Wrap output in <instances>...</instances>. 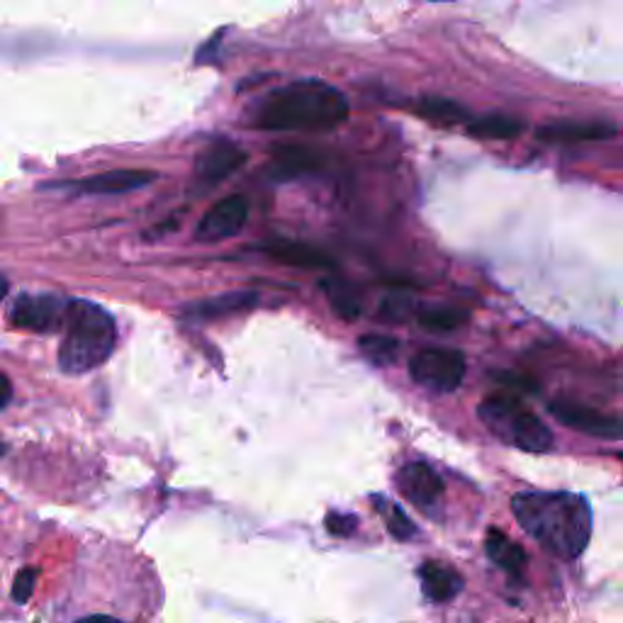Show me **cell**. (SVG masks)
<instances>
[{
	"label": "cell",
	"instance_id": "6da1fadb",
	"mask_svg": "<svg viewBox=\"0 0 623 623\" xmlns=\"http://www.w3.org/2000/svg\"><path fill=\"white\" fill-rule=\"evenodd\" d=\"M512 512L533 541L560 560H575L592 539V509L575 492H519Z\"/></svg>",
	"mask_w": 623,
	"mask_h": 623
},
{
	"label": "cell",
	"instance_id": "7a4b0ae2",
	"mask_svg": "<svg viewBox=\"0 0 623 623\" xmlns=\"http://www.w3.org/2000/svg\"><path fill=\"white\" fill-rule=\"evenodd\" d=\"M348 98L319 79H303L270 91L254 110V124L268 132H324L348 120Z\"/></svg>",
	"mask_w": 623,
	"mask_h": 623
},
{
	"label": "cell",
	"instance_id": "3957f363",
	"mask_svg": "<svg viewBox=\"0 0 623 623\" xmlns=\"http://www.w3.org/2000/svg\"><path fill=\"white\" fill-rule=\"evenodd\" d=\"M118 346V324L108 309L89 300H69L59 368L67 376H85L101 368Z\"/></svg>",
	"mask_w": 623,
	"mask_h": 623
},
{
	"label": "cell",
	"instance_id": "277c9868",
	"mask_svg": "<svg viewBox=\"0 0 623 623\" xmlns=\"http://www.w3.org/2000/svg\"><path fill=\"white\" fill-rule=\"evenodd\" d=\"M478 417L482 419L497 439L521 448L529 453H543L553 446V433L545 423L523 409L512 397L492 395L478 405Z\"/></svg>",
	"mask_w": 623,
	"mask_h": 623
},
{
	"label": "cell",
	"instance_id": "5b68a950",
	"mask_svg": "<svg viewBox=\"0 0 623 623\" xmlns=\"http://www.w3.org/2000/svg\"><path fill=\"white\" fill-rule=\"evenodd\" d=\"M466 356L456 348H423L409 358V376L421 388L448 395L466 380Z\"/></svg>",
	"mask_w": 623,
	"mask_h": 623
},
{
	"label": "cell",
	"instance_id": "8992f818",
	"mask_svg": "<svg viewBox=\"0 0 623 623\" xmlns=\"http://www.w3.org/2000/svg\"><path fill=\"white\" fill-rule=\"evenodd\" d=\"M551 415L563 423V427L580 431L584 436L600 441H621L623 439V417L606 415L602 409L588 407L572 400H555L551 402Z\"/></svg>",
	"mask_w": 623,
	"mask_h": 623
},
{
	"label": "cell",
	"instance_id": "52a82bcc",
	"mask_svg": "<svg viewBox=\"0 0 623 623\" xmlns=\"http://www.w3.org/2000/svg\"><path fill=\"white\" fill-rule=\"evenodd\" d=\"M67 305H69L67 300H61L59 295L52 293L20 295L10 309V321L20 329L49 334L57 327H64Z\"/></svg>",
	"mask_w": 623,
	"mask_h": 623
},
{
	"label": "cell",
	"instance_id": "ba28073f",
	"mask_svg": "<svg viewBox=\"0 0 623 623\" xmlns=\"http://www.w3.org/2000/svg\"><path fill=\"white\" fill-rule=\"evenodd\" d=\"M246 219H248L246 197L229 195L205 212V217L201 219V224H197V229H195V239L205 242V244L232 239V236H236L244 229Z\"/></svg>",
	"mask_w": 623,
	"mask_h": 623
},
{
	"label": "cell",
	"instance_id": "9c48e42d",
	"mask_svg": "<svg viewBox=\"0 0 623 623\" xmlns=\"http://www.w3.org/2000/svg\"><path fill=\"white\" fill-rule=\"evenodd\" d=\"M246 152L227 140H219L210 144L205 152L197 156L195 164V181L205 188H215L222 181H227L232 173L239 171L246 164Z\"/></svg>",
	"mask_w": 623,
	"mask_h": 623
},
{
	"label": "cell",
	"instance_id": "30bf717a",
	"mask_svg": "<svg viewBox=\"0 0 623 623\" xmlns=\"http://www.w3.org/2000/svg\"><path fill=\"white\" fill-rule=\"evenodd\" d=\"M397 490L402 492L407 502L419 509H431L443 500V480L427 463H407L397 472Z\"/></svg>",
	"mask_w": 623,
	"mask_h": 623
},
{
	"label": "cell",
	"instance_id": "8fae6325",
	"mask_svg": "<svg viewBox=\"0 0 623 623\" xmlns=\"http://www.w3.org/2000/svg\"><path fill=\"white\" fill-rule=\"evenodd\" d=\"M616 134V124L612 122H551L535 130V136L548 144H588V142H606Z\"/></svg>",
	"mask_w": 623,
	"mask_h": 623
},
{
	"label": "cell",
	"instance_id": "7c38bea8",
	"mask_svg": "<svg viewBox=\"0 0 623 623\" xmlns=\"http://www.w3.org/2000/svg\"><path fill=\"white\" fill-rule=\"evenodd\" d=\"M159 176L154 171H132V168H120V171H108L101 176H91L81 183L73 185L79 193L85 195H122L140 191L144 185L154 183Z\"/></svg>",
	"mask_w": 623,
	"mask_h": 623
},
{
	"label": "cell",
	"instance_id": "4fadbf2b",
	"mask_svg": "<svg viewBox=\"0 0 623 623\" xmlns=\"http://www.w3.org/2000/svg\"><path fill=\"white\" fill-rule=\"evenodd\" d=\"M268 258L278 261L283 266L290 268H307V270H324V268H334V261L319 252L315 246H307L300 242H288V239H276L261 246Z\"/></svg>",
	"mask_w": 623,
	"mask_h": 623
},
{
	"label": "cell",
	"instance_id": "5bb4252c",
	"mask_svg": "<svg viewBox=\"0 0 623 623\" xmlns=\"http://www.w3.org/2000/svg\"><path fill=\"white\" fill-rule=\"evenodd\" d=\"M258 305V295L256 293H224L217 297H210V300H201L193 303L183 309L185 319H195V321H210V319H222V317H232L239 315V312H246Z\"/></svg>",
	"mask_w": 623,
	"mask_h": 623
},
{
	"label": "cell",
	"instance_id": "9a60e30c",
	"mask_svg": "<svg viewBox=\"0 0 623 623\" xmlns=\"http://www.w3.org/2000/svg\"><path fill=\"white\" fill-rule=\"evenodd\" d=\"M319 166V159L315 152L305 146H278L270 159V178L273 181H293L297 176L315 171Z\"/></svg>",
	"mask_w": 623,
	"mask_h": 623
},
{
	"label": "cell",
	"instance_id": "2e32d148",
	"mask_svg": "<svg viewBox=\"0 0 623 623\" xmlns=\"http://www.w3.org/2000/svg\"><path fill=\"white\" fill-rule=\"evenodd\" d=\"M421 590L431 602H451L463 590V578L453 568L441 563H423L419 568Z\"/></svg>",
	"mask_w": 623,
	"mask_h": 623
},
{
	"label": "cell",
	"instance_id": "e0dca14e",
	"mask_svg": "<svg viewBox=\"0 0 623 623\" xmlns=\"http://www.w3.org/2000/svg\"><path fill=\"white\" fill-rule=\"evenodd\" d=\"M484 553L490 555V560L494 565H500L502 570H507L509 575H521L527 570V551L519 543H514L509 535L500 529H490L488 535H484Z\"/></svg>",
	"mask_w": 623,
	"mask_h": 623
},
{
	"label": "cell",
	"instance_id": "ac0fdd59",
	"mask_svg": "<svg viewBox=\"0 0 623 623\" xmlns=\"http://www.w3.org/2000/svg\"><path fill=\"white\" fill-rule=\"evenodd\" d=\"M523 130H527L523 120L514 115H502V112L470 118V122L466 124V132L472 140H517Z\"/></svg>",
	"mask_w": 623,
	"mask_h": 623
},
{
	"label": "cell",
	"instance_id": "d6986e66",
	"mask_svg": "<svg viewBox=\"0 0 623 623\" xmlns=\"http://www.w3.org/2000/svg\"><path fill=\"white\" fill-rule=\"evenodd\" d=\"M415 112L421 120H429L433 124H439V127H453V124L470 122V115L463 105L451 101V98H439V95L421 98Z\"/></svg>",
	"mask_w": 623,
	"mask_h": 623
},
{
	"label": "cell",
	"instance_id": "ffe728a7",
	"mask_svg": "<svg viewBox=\"0 0 623 623\" xmlns=\"http://www.w3.org/2000/svg\"><path fill=\"white\" fill-rule=\"evenodd\" d=\"M419 324L431 334H448L460 327H466L470 321V315L460 307H427L417 312Z\"/></svg>",
	"mask_w": 623,
	"mask_h": 623
},
{
	"label": "cell",
	"instance_id": "44dd1931",
	"mask_svg": "<svg viewBox=\"0 0 623 623\" xmlns=\"http://www.w3.org/2000/svg\"><path fill=\"white\" fill-rule=\"evenodd\" d=\"M321 288L329 297V305L334 307V312L341 319L354 321V319H358L360 315H364V305H360L358 295L351 288H348L346 283H341V280H321Z\"/></svg>",
	"mask_w": 623,
	"mask_h": 623
},
{
	"label": "cell",
	"instance_id": "7402d4cb",
	"mask_svg": "<svg viewBox=\"0 0 623 623\" xmlns=\"http://www.w3.org/2000/svg\"><path fill=\"white\" fill-rule=\"evenodd\" d=\"M358 351L364 354L372 366H392L400 354V344L385 334H364L358 339Z\"/></svg>",
	"mask_w": 623,
	"mask_h": 623
},
{
	"label": "cell",
	"instance_id": "603a6c76",
	"mask_svg": "<svg viewBox=\"0 0 623 623\" xmlns=\"http://www.w3.org/2000/svg\"><path fill=\"white\" fill-rule=\"evenodd\" d=\"M378 502V512L385 514V523H388V531L395 535L397 541H412L415 539V533H417V527L412 523V519H409L400 507H395L390 502H385V500H376Z\"/></svg>",
	"mask_w": 623,
	"mask_h": 623
},
{
	"label": "cell",
	"instance_id": "cb8c5ba5",
	"mask_svg": "<svg viewBox=\"0 0 623 623\" xmlns=\"http://www.w3.org/2000/svg\"><path fill=\"white\" fill-rule=\"evenodd\" d=\"M34 584H37V570L24 568L16 578V582H12V600H16L18 604L28 602L34 592Z\"/></svg>",
	"mask_w": 623,
	"mask_h": 623
},
{
	"label": "cell",
	"instance_id": "d4e9b609",
	"mask_svg": "<svg viewBox=\"0 0 623 623\" xmlns=\"http://www.w3.org/2000/svg\"><path fill=\"white\" fill-rule=\"evenodd\" d=\"M409 307H412V303H409V297L405 293L400 295H388V300L382 303V312L380 315L385 319H390V321H397V319H405L409 315Z\"/></svg>",
	"mask_w": 623,
	"mask_h": 623
},
{
	"label": "cell",
	"instance_id": "484cf974",
	"mask_svg": "<svg viewBox=\"0 0 623 623\" xmlns=\"http://www.w3.org/2000/svg\"><path fill=\"white\" fill-rule=\"evenodd\" d=\"M358 529V519L351 514H329L327 517V531L339 539H348Z\"/></svg>",
	"mask_w": 623,
	"mask_h": 623
},
{
	"label": "cell",
	"instance_id": "4316f807",
	"mask_svg": "<svg viewBox=\"0 0 623 623\" xmlns=\"http://www.w3.org/2000/svg\"><path fill=\"white\" fill-rule=\"evenodd\" d=\"M492 378H494L497 382L507 385V388L519 390V392H539V385H535V382H531L529 378L517 376V372H512V370H500V372H492Z\"/></svg>",
	"mask_w": 623,
	"mask_h": 623
},
{
	"label": "cell",
	"instance_id": "83f0119b",
	"mask_svg": "<svg viewBox=\"0 0 623 623\" xmlns=\"http://www.w3.org/2000/svg\"><path fill=\"white\" fill-rule=\"evenodd\" d=\"M12 400V385L8 380V376L3 370H0V409H6Z\"/></svg>",
	"mask_w": 623,
	"mask_h": 623
},
{
	"label": "cell",
	"instance_id": "f1b7e54d",
	"mask_svg": "<svg viewBox=\"0 0 623 623\" xmlns=\"http://www.w3.org/2000/svg\"><path fill=\"white\" fill-rule=\"evenodd\" d=\"M73 623H122L118 616H110V614H89V616H81Z\"/></svg>",
	"mask_w": 623,
	"mask_h": 623
},
{
	"label": "cell",
	"instance_id": "f546056e",
	"mask_svg": "<svg viewBox=\"0 0 623 623\" xmlns=\"http://www.w3.org/2000/svg\"><path fill=\"white\" fill-rule=\"evenodd\" d=\"M6 290H8V283H0V300L6 297Z\"/></svg>",
	"mask_w": 623,
	"mask_h": 623
},
{
	"label": "cell",
	"instance_id": "4dcf8cb0",
	"mask_svg": "<svg viewBox=\"0 0 623 623\" xmlns=\"http://www.w3.org/2000/svg\"><path fill=\"white\" fill-rule=\"evenodd\" d=\"M0 453H3V446H0Z\"/></svg>",
	"mask_w": 623,
	"mask_h": 623
}]
</instances>
